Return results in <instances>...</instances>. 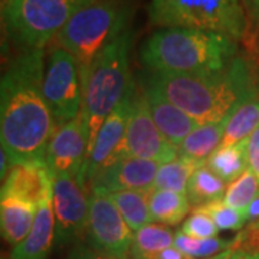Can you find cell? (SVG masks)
I'll use <instances>...</instances> for the list:
<instances>
[{"label":"cell","instance_id":"obj_6","mask_svg":"<svg viewBox=\"0 0 259 259\" xmlns=\"http://www.w3.org/2000/svg\"><path fill=\"white\" fill-rule=\"evenodd\" d=\"M148 20L160 29H197L245 40L249 18L242 0H150Z\"/></svg>","mask_w":259,"mask_h":259},{"label":"cell","instance_id":"obj_37","mask_svg":"<svg viewBox=\"0 0 259 259\" xmlns=\"http://www.w3.org/2000/svg\"><path fill=\"white\" fill-rule=\"evenodd\" d=\"M246 219H248V223L258 222L259 221V194L253 199V202H252L249 207H248Z\"/></svg>","mask_w":259,"mask_h":259},{"label":"cell","instance_id":"obj_32","mask_svg":"<svg viewBox=\"0 0 259 259\" xmlns=\"http://www.w3.org/2000/svg\"><path fill=\"white\" fill-rule=\"evenodd\" d=\"M68 259H117L114 256H110L107 253H102L100 250L91 248L88 243H75L72 250L69 252Z\"/></svg>","mask_w":259,"mask_h":259},{"label":"cell","instance_id":"obj_27","mask_svg":"<svg viewBox=\"0 0 259 259\" xmlns=\"http://www.w3.org/2000/svg\"><path fill=\"white\" fill-rule=\"evenodd\" d=\"M259 194V180L255 173L246 168L241 176L235 179L226 187L225 193V203L229 204L233 209L246 213L253 199Z\"/></svg>","mask_w":259,"mask_h":259},{"label":"cell","instance_id":"obj_11","mask_svg":"<svg viewBox=\"0 0 259 259\" xmlns=\"http://www.w3.org/2000/svg\"><path fill=\"white\" fill-rule=\"evenodd\" d=\"M52 207L55 214V243L65 246L87 238L90 196L72 177H54Z\"/></svg>","mask_w":259,"mask_h":259},{"label":"cell","instance_id":"obj_35","mask_svg":"<svg viewBox=\"0 0 259 259\" xmlns=\"http://www.w3.org/2000/svg\"><path fill=\"white\" fill-rule=\"evenodd\" d=\"M207 259H253V258L249 256L248 253L242 252V250L235 249V248H229V249L221 252L219 255H216V256H212V258H207Z\"/></svg>","mask_w":259,"mask_h":259},{"label":"cell","instance_id":"obj_23","mask_svg":"<svg viewBox=\"0 0 259 259\" xmlns=\"http://www.w3.org/2000/svg\"><path fill=\"white\" fill-rule=\"evenodd\" d=\"M175 245V233L167 225L150 223L134 233L128 259H156Z\"/></svg>","mask_w":259,"mask_h":259},{"label":"cell","instance_id":"obj_10","mask_svg":"<svg viewBox=\"0 0 259 259\" xmlns=\"http://www.w3.org/2000/svg\"><path fill=\"white\" fill-rule=\"evenodd\" d=\"M133 241L134 232L111 197L102 192H91L87 243L114 258L128 259Z\"/></svg>","mask_w":259,"mask_h":259},{"label":"cell","instance_id":"obj_36","mask_svg":"<svg viewBox=\"0 0 259 259\" xmlns=\"http://www.w3.org/2000/svg\"><path fill=\"white\" fill-rule=\"evenodd\" d=\"M156 259H193L187 256L182 250H179L176 246H170L166 250H163Z\"/></svg>","mask_w":259,"mask_h":259},{"label":"cell","instance_id":"obj_21","mask_svg":"<svg viewBox=\"0 0 259 259\" xmlns=\"http://www.w3.org/2000/svg\"><path fill=\"white\" fill-rule=\"evenodd\" d=\"M154 189L150 190H122L115 193H107L115 203L131 231H140L153 222L150 213V196ZM104 193V192H102Z\"/></svg>","mask_w":259,"mask_h":259},{"label":"cell","instance_id":"obj_28","mask_svg":"<svg viewBox=\"0 0 259 259\" xmlns=\"http://www.w3.org/2000/svg\"><path fill=\"white\" fill-rule=\"evenodd\" d=\"M177 249L182 250L187 256L193 259H207L219 255L223 250L229 249L232 246V241H223L219 238L210 239H196L192 236H187L182 231L175 233V245Z\"/></svg>","mask_w":259,"mask_h":259},{"label":"cell","instance_id":"obj_25","mask_svg":"<svg viewBox=\"0 0 259 259\" xmlns=\"http://www.w3.org/2000/svg\"><path fill=\"white\" fill-rule=\"evenodd\" d=\"M190 210L186 193L171 190H156L150 196V213L153 221L161 225H177Z\"/></svg>","mask_w":259,"mask_h":259},{"label":"cell","instance_id":"obj_1","mask_svg":"<svg viewBox=\"0 0 259 259\" xmlns=\"http://www.w3.org/2000/svg\"><path fill=\"white\" fill-rule=\"evenodd\" d=\"M45 49L19 52L0 81V140L12 166L42 164L56 131L44 95Z\"/></svg>","mask_w":259,"mask_h":259},{"label":"cell","instance_id":"obj_18","mask_svg":"<svg viewBox=\"0 0 259 259\" xmlns=\"http://www.w3.org/2000/svg\"><path fill=\"white\" fill-rule=\"evenodd\" d=\"M36 204L9 196L0 199V228L3 239L10 245H19L32 231L37 213Z\"/></svg>","mask_w":259,"mask_h":259},{"label":"cell","instance_id":"obj_31","mask_svg":"<svg viewBox=\"0 0 259 259\" xmlns=\"http://www.w3.org/2000/svg\"><path fill=\"white\" fill-rule=\"evenodd\" d=\"M231 248L242 250L253 259H259V221L248 223V226L232 241Z\"/></svg>","mask_w":259,"mask_h":259},{"label":"cell","instance_id":"obj_40","mask_svg":"<svg viewBox=\"0 0 259 259\" xmlns=\"http://www.w3.org/2000/svg\"><path fill=\"white\" fill-rule=\"evenodd\" d=\"M3 2H6V0H2V3H3Z\"/></svg>","mask_w":259,"mask_h":259},{"label":"cell","instance_id":"obj_2","mask_svg":"<svg viewBox=\"0 0 259 259\" xmlns=\"http://www.w3.org/2000/svg\"><path fill=\"white\" fill-rule=\"evenodd\" d=\"M146 83L156 88L200 125L231 115L242 101L259 88V75L252 59L238 55L231 66L209 74H153Z\"/></svg>","mask_w":259,"mask_h":259},{"label":"cell","instance_id":"obj_22","mask_svg":"<svg viewBox=\"0 0 259 259\" xmlns=\"http://www.w3.org/2000/svg\"><path fill=\"white\" fill-rule=\"evenodd\" d=\"M206 166L219 176L225 183H232L235 179L249 168L248 161V140L228 147H218L210 157L206 160Z\"/></svg>","mask_w":259,"mask_h":259},{"label":"cell","instance_id":"obj_34","mask_svg":"<svg viewBox=\"0 0 259 259\" xmlns=\"http://www.w3.org/2000/svg\"><path fill=\"white\" fill-rule=\"evenodd\" d=\"M248 18H249V30L248 36H253L259 29V0H250L249 8L246 10ZM246 36V37H248Z\"/></svg>","mask_w":259,"mask_h":259},{"label":"cell","instance_id":"obj_26","mask_svg":"<svg viewBox=\"0 0 259 259\" xmlns=\"http://www.w3.org/2000/svg\"><path fill=\"white\" fill-rule=\"evenodd\" d=\"M204 164L206 161L186 157H179L170 163L161 164L154 180V189L186 193L192 175Z\"/></svg>","mask_w":259,"mask_h":259},{"label":"cell","instance_id":"obj_30","mask_svg":"<svg viewBox=\"0 0 259 259\" xmlns=\"http://www.w3.org/2000/svg\"><path fill=\"white\" fill-rule=\"evenodd\" d=\"M182 232L196 239L218 238L219 228L212 218L200 209H192L190 216L182 225Z\"/></svg>","mask_w":259,"mask_h":259},{"label":"cell","instance_id":"obj_39","mask_svg":"<svg viewBox=\"0 0 259 259\" xmlns=\"http://www.w3.org/2000/svg\"><path fill=\"white\" fill-rule=\"evenodd\" d=\"M242 3H243V6H245V9L248 10V8H249L250 0H242Z\"/></svg>","mask_w":259,"mask_h":259},{"label":"cell","instance_id":"obj_24","mask_svg":"<svg viewBox=\"0 0 259 259\" xmlns=\"http://www.w3.org/2000/svg\"><path fill=\"white\" fill-rule=\"evenodd\" d=\"M228 185L204 164L194 171L187 185V199L194 207L223 200Z\"/></svg>","mask_w":259,"mask_h":259},{"label":"cell","instance_id":"obj_20","mask_svg":"<svg viewBox=\"0 0 259 259\" xmlns=\"http://www.w3.org/2000/svg\"><path fill=\"white\" fill-rule=\"evenodd\" d=\"M259 127V88L242 101L238 108L232 112L231 118L223 134L219 147H228L248 140L250 134Z\"/></svg>","mask_w":259,"mask_h":259},{"label":"cell","instance_id":"obj_16","mask_svg":"<svg viewBox=\"0 0 259 259\" xmlns=\"http://www.w3.org/2000/svg\"><path fill=\"white\" fill-rule=\"evenodd\" d=\"M143 93L146 95L148 108L156 125L175 147H179L186 137L200 125L194 118L166 100L151 85L146 83Z\"/></svg>","mask_w":259,"mask_h":259},{"label":"cell","instance_id":"obj_8","mask_svg":"<svg viewBox=\"0 0 259 259\" xmlns=\"http://www.w3.org/2000/svg\"><path fill=\"white\" fill-rule=\"evenodd\" d=\"M44 95L56 128L75 120L82 110L81 69L75 58L59 47L51 49L45 64Z\"/></svg>","mask_w":259,"mask_h":259},{"label":"cell","instance_id":"obj_29","mask_svg":"<svg viewBox=\"0 0 259 259\" xmlns=\"http://www.w3.org/2000/svg\"><path fill=\"white\" fill-rule=\"evenodd\" d=\"M194 209H200L204 213H207L214 221L219 231H239L245 226V223H248L246 213L233 209L229 204L225 203V200L213 202L210 204L194 207Z\"/></svg>","mask_w":259,"mask_h":259},{"label":"cell","instance_id":"obj_9","mask_svg":"<svg viewBox=\"0 0 259 259\" xmlns=\"http://www.w3.org/2000/svg\"><path fill=\"white\" fill-rule=\"evenodd\" d=\"M177 156V147H175L158 130L151 117L146 95L137 88L124 140L121 141L120 147L117 148L108 164L130 157L166 164L176 160Z\"/></svg>","mask_w":259,"mask_h":259},{"label":"cell","instance_id":"obj_38","mask_svg":"<svg viewBox=\"0 0 259 259\" xmlns=\"http://www.w3.org/2000/svg\"><path fill=\"white\" fill-rule=\"evenodd\" d=\"M253 37H255V56H256V59H255V61H252V62H253V65H255L256 72H258L259 75V29H258V32L253 35Z\"/></svg>","mask_w":259,"mask_h":259},{"label":"cell","instance_id":"obj_33","mask_svg":"<svg viewBox=\"0 0 259 259\" xmlns=\"http://www.w3.org/2000/svg\"><path fill=\"white\" fill-rule=\"evenodd\" d=\"M248 161H249V168L259 180V127L248 139Z\"/></svg>","mask_w":259,"mask_h":259},{"label":"cell","instance_id":"obj_15","mask_svg":"<svg viewBox=\"0 0 259 259\" xmlns=\"http://www.w3.org/2000/svg\"><path fill=\"white\" fill-rule=\"evenodd\" d=\"M54 179L42 164H15L2 185V196H9L32 204L52 197Z\"/></svg>","mask_w":259,"mask_h":259},{"label":"cell","instance_id":"obj_13","mask_svg":"<svg viewBox=\"0 0 259 259\" xmlns=\"http://www.w3.org/2000/svg\"><path fill=\"white\" fill-rule=\"evenodd\" d=\"M136 90L137 87L136 83H133L128 93L125 94L122 101L118 104V107L110 114V117L102 124L101 130L94 143L93 150L88 156L85 168H83L81 183L85 189H87V185L93 180V177L108 164V161L111 160L117 148L120 147L121 141L124 140Z\"/></svg>","mask_w":259,"mask_h":259},{"label":"cell","instance_id":"obj_19","mask_svg":"<svg viewBox=\"0 0 259 259\" xmlns=\"http://www.w3.org/2000/svg\"><path fill=\"white\" fill-rule=\"evenodd\" d=\"M231 115L225 117L221 121H216V122L199 125L197 128L193 130L186 137L185 141L177 147L179 157L206 161L210 157L213 151L221 146Z\"/></svg>","mask_w":259,"mask_h":259},{"label":"cell","instance_id":"obj_5","mask_svg":"<svg viewBox=\"0 0 259 259\" xmlns=\"http://www.w3.org/2000/svg\"><path fill=\"white\" fill-rule=\"evenodd\" d=\"M131 9L124 0H91L68 20L54 45L74 56L82 71L95 56L128 30Z\"/></svg>","mask_w":259,"mask_h":259},{"label":"cell","instance_id":"obj_4","mask_svg":"<svg viewBox=\"0 0 259 259\" xmlns=\"http://www.w3.org/2000/svg\"><path fill=\"white\" fill-rule=\"evenodd\" d=\"M131 40L133 35L128 29L81 71L83 93L81 115L88 131V156L102 124L134 83L130 71Z\"/></svg>","mask_w":259,"mask_h":259},{"label":"cell","instance_id":"obj_14","mask_svg":"<svg viewBox=\"0 0 259 259\" xmlns=\"http://www.w3.org/2000/svg\"><path fill=\"white\" fill-rule=\"evenodd\" d=\"M160 163L141 158H122L100 170L88 183L91 192L115 193L122 190L154 189Z\"/></svg>","mask_w":259,"mask_h":259},{"label":"cell","instance_id":"obj_12","mask_svg":"<svg viewBox=\"0 0 259 259\" xmlns=\"http://www.w3.org/2000/svg\"><path fill=\"white\" fill-rule=\"evenodd\" d=\"M88 160V131L82 115L56 128L45 156V167L54 177H72L82 186V173ZM83 187V186H82ZM85 189V187H83Z\"/></svg>","mask_w":259,"mask_h":259},{"label":"cell","instance_id":"obj_17","mask_svg":"<svg viewBox=\"0 0 259 259\" xmlns=\"http://www.w3.org/2000/svg\"><path fill=\"white\" fill-rule=\"evenodd\" d=\"M55 243V214L52 197L37 207L35 223L29 235L10 252V259H48Z\"/></svg>","mask_w":259,"mask_h":259},{"label":"cell","instance_id":"obj_3","mask_svg":"<svg viewBox=\"0 0 259 259\" xmlns=\"http://www.w3.org/2000/svg\"><path fill=\"white\" fill-rule=\"evenodd\" d=\"M232 37L197 29H160L140 49V59L153 74H209L228 69L238 56Z\"/></svg>","mask_w":259,"mask_h":259},{"label":"cell","instance_id":"obj_7","mask_svg":"<svg viewBox=\"0 0 259 259\" xmlns=\"http://www.w3.org/2000/svg\"><path fill=\"white\" fill-rule=\"evenodd\" d=\"M91 0H6L2 26L19 52L45 49L68 20Z\"/></svg>","mask_w":259,"mask_h":259}]
</instances>
